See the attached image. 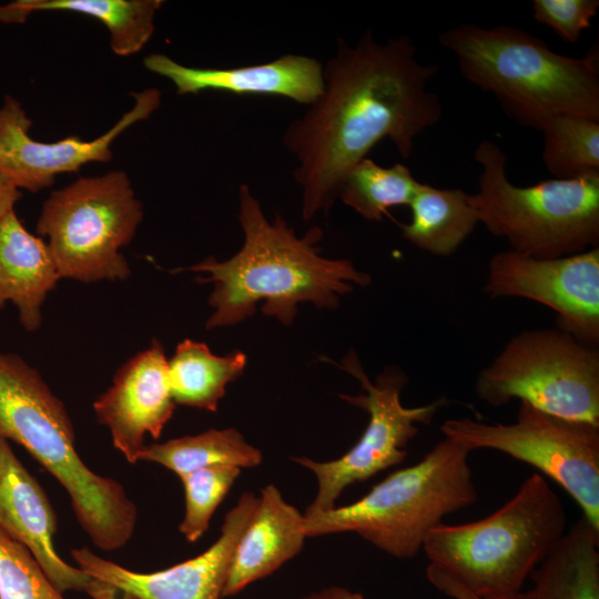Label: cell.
<instances>
[{
    "label": "cell",
    "mask_w": 599,
    "mask_h": 599,
    "mask_svg": "<svg viewBox=\"0 0 599 599\" xmlns=\"http://www.w3.org/2000/svg\"><path fill=\"white\" fill-rule=\"evenodd\" d=\"M416 53L407 35L382 43L366 30L354 45L337 40L321 94L283 135L296 161L305 221L331 209L346 174L378 142L392 141L407 160L415 139L441 119L440 100L427 89L439 67Z\"/></svg>",
    "instance_id": "6da1fadb"
},
{
    "label": "cell",
    "mask_w": 599,
    "mask_h": 599,
    "mask_svg": "<svg viewBox=\"0 0 599 599\" xmlns=\"http://www.w3.org/2000/svg\"><path fill=\"white\" fill-rule=\"evenodd\" d=\"M237 217L244 233L242 248L227 261L210 256L187 268L207 273L199 281L214 285L209 329L242 322L260 302H264V314L290 325L298 303L336 308L339 296L352 292L353 284L370 283V276L352 262L319 254L318 229L300 238L282 217L270 222L246 184L238 190Z\"/></svg>",
    "instance_id": "7a4b0ae2"
},
{
    "label": "cell",
    "mask_w": 599,
    "mask_h": 599,
    "mask_svg": "<svg viewBox=\"0 0 599 599\" xmlns=\"http://www.w3.org/2000/svg\"><path fill=\"white\" fill-rule=\"evenodd\" d=\"M438 42L456 55L466 80L522 125L541 131L562 114L599 120L598 50L567 57L519 28L473 23L443 31Z\"/></svg>",
    "instance_id": "3957f363"
},
{
    "label": "cell",
    "mask_w": 599,
    "mask_h": 599,
    "mask_svg": "<svg viewBox=\"0 0 599 599\" xmlns=\"http://www.w3.org/2000/svg\"><path fill=\"white\" fill-rule=\"evenodd\" d=\"M0 437L21 445L61 484L80 526L98 548L113 551L130 541L136 505L119 481L83 463L63 403L39 372L14 354L0 353Z\"/></svg>",
    "instance_id": "277c9868"
},
{
    "label": "cell",
    "mask_w": 599,
    "mask_h": 599,
    "mask_svg": "<svg viewBox=\"0 0 599 599\" xmlns=\"http://www.w3.org/2000/svg\"><path fill=\"white\" fill-rule=\"evenodd\" d=\"M559 496L539 473L489 516L460 525L441 524L423 550L436 566L483 599H518L532 570L566 530Z\"/></svg>",
    "instance_id": "5b68a950"
},
{
    "label": "cell",
    "mask_w": 599,
    "mask_h": 599,
    "mask_svg": "<svg viewBox=\"0 0 599 599\" xmlns=\"http://www.w3.org/2000/svg\"><path fill=\"white\" fill-rule=\"evenodd\" d=\"M470 453L444 437L418 463L390 473L358 500L304 515L306 536L354 532L394 558H414L445 517L476 502Z\"/></svg>",
    "instance_id": "8992f818"
},
{
    "label": "cell",
    "mask_w": 599,
    "mask_h": 599,
    "mask_svg": "<svg viewBox=\"0 0 599 599\" xmlns=\"http://www.w3.org/2000/svg\"><path fill=\"white\" fill-rule=\"evenodd\" d=\"M474 158L481 173L468 201L478 223L506 238L509 250L557 258L598 247L599 174L518 186L507 176V155L498 144L481 141Z\"/></svg>",
    "instance_id": "52a82bcc"
},
{
    "label": "cell",
    "mask_w": 599,
    "mask_h": 599,
    "mask_svg": "<svg viewBox=\"0 0 599 599\" xmlns=\"http://www.w3.org/2000/svg\"><path fill=\"white\" fill-rule=\"evenodd\" d=\"M143 219L141 202L124 171L79 177L50 194L37 221L60 277L91 283L122 281L130 266L120 252Z\"/></svg>",
    "instance_id": "ba28073f"
},
{
    "label": "cell",
    "mask_w": 599,
    "mask_h": 599,
    "mask_svg": "<svg viewBox=\"0 0 599 599\" xmlns=\"http://www.w3.org/2000/svg\"><path fill=\"white\" fill-rule=\"evenodd\" d=\"M475 393L494 407L518 398L599 426V352L561 329L524 331L480 370Z\"/></svg>",
    "instance_id": "9c48e42d"
},
{
    "label": "cell",
    "mask_w": 599,
    "mask_h": 599,
    "mask_svg": "<svg viewBox=\"0 0 599 599\" xmlns=\"http://www.w3.org/2000/svg\"><path fill=\"white\" fill-rule=\"evenodd\" d=\"M440 430L469 451L494 449L535 467L562 487L599 529V426L557 417L520 402L515 423L453 418Z\"/></svg>",
    "instance_id": "30bf717a"
},
{
    "label": "cell",
    "mask_w": 599,
    "mask_h": 599,
    "mask_svg": "<svg viewBox=\"0 0 599 599\" xmlns=\"http://www.w3.org/2000/svg\"><path fill=\"white\" fill-rule=\"evenodd\" d=\"M339 367L354 376L363 389L358 395L341 397L365 409L369 420L358 441L337 459L292 458L311 470L317 481L315 498L307 506L305 516L336 507V500L349 485L402 464L407 457L408 443L419 432L417 425L430 424L445 404V398H439L427 405L405 407L400 400L408 382L405 373L397 367H388L372 383L354 352L342 361Z\"/></svg>",
    "instance_id": "8fae6325"
},
{
    "label": "cell",
    "mask_w": 599,
    "mask_h": 599,
    "mask_svg": "<svg viewBox=\"0 0 599 599\" xmlns=\"http://www.w3.org/2000/svg\"><path fill=\"white\" fill-rule=\"evenodd\" d=\"M484 290L493 298L536 301L556 312L559 329L588 346L599 343V247L557 258L498 252Z\"/></svg>",
    "instance_id": "7c38bea8"
},
{
    "label": "cell",
    "mask_w": 599,
    "mask_h": 599,
    "mask_svg": "<svg viewBox=\"0 0 599 599\" xmlns=\"http://www.w3.org/2000/svg\"><path fill=\"white\" fill-rule=\"evenodd\" d=\"M133 106L105 133L83 140L78 135L55 142L35 141L32 121L21 102L6 95L0 104V173L17 189L38 192L51 186L58 174L79 171L90 162L112 159V143L136 122L148 120L161 102V92L149 88L133 92Z\"/></svg>",
    "instance_id": "4fadbf2b"
},
{
    "label": "cell",
    "mask_w": 599,
    "mask_h": 599,
    "mask_svg": "<svg viewBox=\"0 0 599 599\" xmlns=\"http://www.w3.org/2000/svg\"><path fill=\"white\" fill-rule=\"evenodd\" d=\"M257 496L244 493L224 517L221 534L203 554L154 572H136L106 560L88 547L73 549L79 568L91 578L139 599H221L236 544Z\"/></svg>",
    "instance_id": "5bb4252c"
},
{
    "label": "cell",
    "mask_w": 599,
    "mask_h": 599,
    "mask_svg": "<svg viewBox=\"0 0 599 599\" xmlns=\"http://www.w3.org/2000/svg\"><path fill=\"white\" fill-rule=\"evenodd\" d=\"M167 369L163 347L154 339L118 370L111 387L93 404L113 446L131 464L139 461L144 436L158 439L174 413Z\"/></svg>",
    "instance_id": "9a60e30c"
},
{
    "label": "cell",
    "mask_w": 599,
    "mask_h": 599,
    "mask_svg": "<svg viewBox=\"0 0 599 599\" xmlns=\"http://www.w3.org/2000/svg\"><path fill=\"white\" fill-rule=\"evenodd\" d=\"M0 529L32 554L49 580L63 593L85 591L92 578L64 562L53 546L55 512L35 478L0 437Z\"/></svg>",
    "instance_id": "2e32d148"
},
{
    "label": "cell",
    "mask_w": 599,
    "mask_h": 599,
    "mask_svg": "<svg viewBox=\"0 0 599 599\" xmlns=\"http://www.w3.org/2000/svg\"><path fill=\"white\" fill-rule=\"evenodd\" d=\"M143 63L146 70L169 79L180 95L219 90L234 94L278 95L311 104L323 89V64L300 54L229 69L187 67L161 53L148 55Z\"/></svg>",
    "instance_id": "e0dca14e"
},
{
    "label": "cell",
    "mask_w": 599,
    "mask_h": 599,
    "mask_svg": "<svg viewBox=\"0 0 599 599\" xmlns=\"http://www.w3.org/2000/svg\"><path fill=\"white\" fill-rule=\"evenodd\" d=\"M305 538L304 514L275 485L263 487L236 544L223 597L235 596L276 571L301 552Z\"/></svg>",
    "instance_id": "ac0fdd59"
},
{
    "label": "cell",
    "mask_w": 599,
    "mask_h": 599,
    "mask_svg": "<svg viewBox=\"0 0 599 599\" xmlns=\"http://www.w3.org/2000/svg\"><path fill=\"white\" fill-rule=\"evenodd\" d=\"M48 244L31 234L14 210L0 217V308L12 302L21 325L35 331L41 307L60 280Z\"/></svg>",
    "instance_id": "d6986e66"
},
{
    "label": "cell",
    "mask_w": 599,
    "mask_h": 599,
    "mask_svg": "<svg viewBox=\"0 0 599 599\" xmlns=\"http://www.w3.org/2000/svg\"><path fill=\"white\" fill-rule=\"evenodd\" d=\"M529 577L518 599H599V529L581 516Z\"/></svg>",
    "instance_id": "ffe728a7"
},
{
    "label": "cell",
    "mask_w": 599,
    "mask_h": 599,
    "mask_svg": "<svg viewBox=\"0 0 599 599\" xmlns=\"http://www.w3.org/2000/svg\"><path fill=\"white\" fill-rule=\"evenodd\" d=\"M162 4V0H16L0 6V22L23 23L39 11L85 14L105 26L113 53L128 57L142 50L151 39Z\"/></svg>",
    "instance_id": "44dd1931"
},
{
    "label": "cell",
    "mask_w": 599,
    "mask_h": 599,
    "mask_svg": "<svg viewBox=\"0 0 599 599\" xmlns=\"http://www.w3.org/2000/svg\"><path fill=\"white\" fill-rule=\"evenodd\" d=\"M408 206L412 219L402 225L403 236L433 255H451L478 223L468 193L460 189L420 183Z\"/></svg>",
    "instance_id": "7402d4cb"
},
{
    "label": "cell",
    "mask_w": 599,
    "mask_h": 599,
    "mask_svg": "<svg viewBox=\"0 0 599 599\" xmlns=\"http://www.w3.org/2000/svg\"><path fill=\"white\" fill-rule=\"evenodd\" d=\"M246 356L235 351L214 355L204 343L184 339L167 361L175 404L215 412L229 383L244 370Z\"/></svg>",
    "instance_id": "603a6c76"
},
{
    "label": "cell",
    "mask_w": 599,
    "mask_h": 599,
    "mask_svg": "<svg viewBox=\"0 0 599 599\" xmlns=\"http://www.w3.org/2000/svg\"><path fill=\"white\" fill-rule=\"evenodd\" d=\"M260 449L248 444L235 428L209 429L164 443L145 445L139 460L164 466L179 477L212 466L252 468L262 463Z\"/></svg>",
    "instance_id": "cb8c5ba5"
},
{
    "label": "cell",
    "mask_w": 599,
    "mask_h": 599,
    "mask_svg": "<svg viewBox=\"0 0 599 599\" xmlns=\"http://www.w3.org/2000/svg\"><path fill=\"white\" fill-rule=\"evenodd\" d=\"M419 186L406 165L384 167L365 158L346 174L338 197L364 219L380 221L389 207L409 205Z\"/></svg>",
    "instance_id": "d4e9b609"
},
{
    "label": "cell",
    "mask_w": 599,
    "mask_h": 599,
    "mask_svg": "<svg viewBox=\"0 0 599 599\" xmlns=\"http://www.w3.org/2000/svg\"><path fill=\"white\" fill-rule=\"evenodd\" d=\"M541 132L545 136L541 159L555 179L599 174V120L557 115Z\"/></svg>",
    "instance_id": "484cf974"
},
{
    "label": "cell",
    "mask_w": 599,
    "mask_h": 599,
    "mask_svg": "<svg viewBox=\"0 0 599 599\" xmlns=\"http://www.w3.org/2000/svg\"><path fill=\"white\" fill-rule=\"evenodd\" d=\"M236 466H212L180 476L185 496V512L180 531L190 542L207 530L211 518L241 474Z\"/></svg>",
    "instance_id": "4316f807"
},
{
    "label": "cell",
    "mask_w": 599,
    "mask_h": 599,
    "mask_svg": "<svg viewBox=\"0 0 599 599\" xmlns=\"http://www.w3.org/2000/svg\"><path fill=\"white\" fill-rule=\"evenodd\" d=\"M0 599H64L28 548L1 529Z\"/></svg>",
    "instance_id": "83f0119b"
},
{
    "label": "cell",
    "mask_w": 599,
    "mask_h": 599,
    "mask_svg": "<svg viewBox=\"0 0 599 599\" xmlns=\"http://www.w3.org/2000/svg\"><path fill=\"white\" fill-rule=\"evenodd\" d=\"M534 19L549 27L564 41L576 43L596 17L598 0H534Z\"/></svg>",
    "instance_id": "f1b7e54d"
},
{
    "label": "cell",
    "mask_w": 599,
    "mask_h": 599,
    "mask_svg": "<svg viewBox=\"0 0 599 599\" xmlns=\"http://www.w3.org/2000/svg\"><path fill=\"white\" fill-rule=\"evenodd\" d=\"M426 577L436 589L453 599H483L432 564L426 568Z\"/></svg>",
    "instance_id": "f546056e"
},
{
    "label": "cell",
    "mask_w": 599,
    "mask_h": 599,
    "mask_svg": "<svg viewBox=\"0 0 599 599\" xmlns=\"http://www.w3.org/2000/svg\"><path fill=\"white\" fill-rule=\"evenodd\" d=\"M22 193L0 173V217L14 210Z\"/></svg>",
    "instance_id": "4dcf8cb0"
},
{
    "label": "cell",
    "mask_w": 599,
    "mask_h": 599,
    "mask_svg": "<svg viewBox=\"0 0 599 599\" xmlns=\"http://www.w3.org/2000/svg\"><path fill=\"white\" fill-rule=\"evenodd\" d=\"M85 592L92 599H139L135 596L122 592L121 598L118 597L119 590L110 585L98 581L92 578L89 587L85 589Z\"/></svg>",
    "instance_id": "1f68e13d"
},
{
    "label": "cell",
    "mask_w": 599,
    "mask_h": 599,
    "mask_svg": "<svg viewBox=\"0 0 599 599\" xmlns=\"http://www.w3.org/2000/svg\"><path fill=\"white\" fill-rule=\"evenodd\" d=\"M298 599H364V596L341 586H331Z\"/></svg>",
    "instance_id": "d6a6232c"
}]
</instances>
